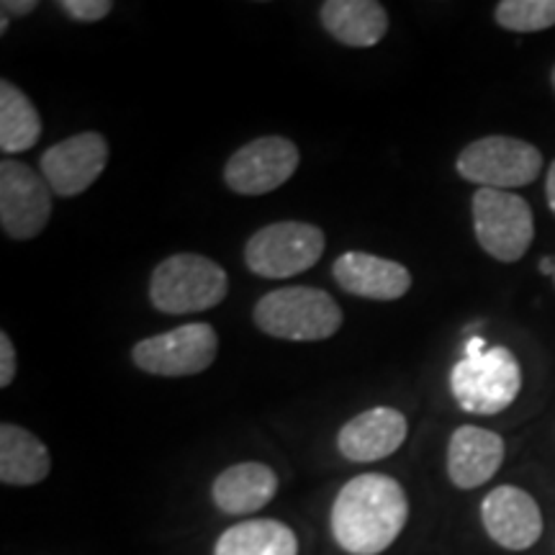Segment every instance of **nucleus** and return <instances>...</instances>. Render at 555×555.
<instances>
[{
  "label": "nucleus",
  "mask_w": 555,
  "mask_h": 555,
  "mask_svg": "<svg viewBox=\"0 0 555 555\" xmlns=\"http://www.w3.org/2000/svg\"><path fill=\"white\" fill-rule=\"evenodd\" d=\"M494 18L506 31H545L555 26V0H502L494 9Z\"/></svg>",
  "instance_id": "nucleus-21"
},
{
  "label": "nucleus",
  "mask_w": 555,
  "mask_h": 555,
  "mask_svg": "<svg viewBox=\"0 0 555 555\" xmlns=\"http://www.w3.org/2000/svg\"><path fill=\"white\" fill-rule=\"evenodd\" d=\"M0 9H3V16H26V13L37 11V3L34 0H5Z\"/></svg>",
  "instance_id": "nucleus-24"
},
{
  "label": "nucleus",
  "mask_w": 555,
  "mask_h": 555,
  "mask_svg": "<svg viewBox=\"0 0 555 555\" xmlns=\"http://www.w3.org/2000/svg\"><path fill=\"white\" fill-rule=\"evenodd\" d=\"M57 9L67 13L69 18L82 21V24H93V21L106 18L111 11H114V3L111 0H62Z\"/></svg>",
  "instance_id": "nucleus-22"
},
{
  "label": "nucleus",
  "mask_w": 555,
  "mask_h": 555,
  "mask_svg": "<svg viewBox=\"0 0 555 555\" xmlns=\"http://www.w3.org/2000/svg\"><path fill=\"white\" fill-rule=\"evenodd\" d=\"M489 538L506 551H527L543 535V515L535 499L519 486H496L481 502Z\"/></svg>",
  "instance_id": "nucleus-12"
},
{
  "label": "nucleus",
  "mask_w": 555,
  "mask_h": 555,
  "mask_svg": "<svg viewBox=\"0 0 555 555\" xmlns=\"http://www.w3.org/2000/svg\"><path fill=\"white\" fill-rule=\"evenodd\" d=\"M545 196H547V206H551V211L555 214V159L551 163V168H547V178H545Z\"/></svg>",
  "instance_id": "nucleus-25"
},
{
  "label": "nucleus",
  "mask_w": 555,
  "mask_h": 555,
  "mask_svg": "<svg viewBox=\"0 0 555 555\" xmlns=\"http://www.w3.org/2000/svg\"><path fill=\"white\" fill-rule=\"evenodd\" d=\"M13 378H16V347L5 332H0V386L9 388Z\"/></svg>",
  "instance_id": "nucleus-23"
},
{
  "label": "nucleus",
  "mask_w": 555,
  "mask_h": 555,
  "mask_svg": "<svg viewBox=\"0 0 555 555\" xmlns=\"http://www.w3.org/2000/svg\"><path fill=\"white\" fill-rule=\"evenodd\" d=\"M227 294V270L196 253L170 255L150 278V301L163 314H198L219 307Z\"/></svg>",
  "instance_id": "nucleus-3"
},
{
  "label": "nucleus",
  "mask_w": 555,
  "mask_h": 555,
  "mask_svg": "<svg viewBox=\"0 0 555 555\" xmlns=\"http://www.w3.org/2000/svg\"><path fill=\"white\" fill-rule=\"evenodd\" d=\"M476 240L499 262H517L535 240V217L522 196L512 191L478 189L470 201Z\"/></svg>",
  "instance_id": "nucleus-6"
},
{
  "label": "nucleus",
  "mask_w": 555,
  "mask_h": 555,
  "mask_svg": "<svg viewBox=\"0 0 555 555\" xmlns=\"http://www.w3.org/2000/svg\"><path fill=\"white\" fill-rule=\"evenodd\" d=\"M219 352V337L211 324L191 322L163 335L144 337L134 345L131 360L150 376L183 378L211 367Z\"/></svg>",
  "instance_id": "nucleus-8"
},
{
  "label": "nucleus",
  "mask_w": 555,
  "mask_h": 555,
  "mask_svg": "<svg viewBox=\"0 0 555 555\" xmlns=\"http://www.w3.org/2000/svg\"><path fill=\"white\" fill-rule=\"evenodd\" d=\"M278 494V476L266 463H237L217 476L211 486L214 504L224 515H253Z\"/></svg>",
  "instance_id": "nucleus-16"
},
{
  "label": "nucleus",
  "mask_w": 555,
  "mask_h": 555,
  "mask_svg": "<svg viewBox=\"0 0 555 555\" xmlns=\"http://www.w3.org/2000/svg\"><path fill=\"white\" fill-rule=\"evenodd\" d=\"M409 519V499L397 478L363 474L343 486L332 506V535L350 555H378L393 545Z\"/></svg>",
  "instance_id": "nucleus-1"
},
{
  "label": "nucleus",
  "mask_w": 555,
  "mask_h": 555,
  "mask_svg": "<svg viewBox=\"0 0 555 555\" xmlns=\"http://www.w3.org/2000/svg\"><path fill=\"white\" fill-rule=\"evenodd\" d=\"M553 270H555V260H551V258L540 260V273H545V275L553 278Z\"/></svg>",
  "instance_id": "nucleus-26"
},
{
  "label": "nucleus",
  "mask_w": 555,
  "mask_h": 555,
  "mask_svg": "<svg viewBox=\"0 0 555 555\" xmlns=\"http://www.w3.org/2000/svg\"><path fill=\"white\" fill-rule=\"evenodd\" d=\"M553 283H555V270H553Z\"/></svg>",
  "instance_id": "nucleus-28"
},
{
  "label": "nucleus",
  "mask_w": 555,
  "mask_h": 555,
  "mask_svg": "<svg viewBox=\"0 0 555 555\" xmlns=\"http://www.w3.org/2000/svg\"><path fill=\"white\" fill-rule=\"evenodd\" d=\"M332 275L347 294L371 301H397L412 288V273L397 260L371 253H345L332 266Z\"/></svg>",
  "instance_id": "nucleus-14"
},
{
  "label": "nucleus",
  "mask_w": 555,
  "mask_h": 555,
  "mask_svg": "<svg viewBox=\"0 0 555 555\" xmlns=\"http://www.w3.org/2000/svg\"><path fill=\"white\" fill-rule=\"evenodd\" d=\"M551 82H553V90H555V67H553V73H551Z\"/></svg>",
  "instance_id": "nucleus-27"
},
{
  "label": "nucleus",
  "mask_w": 555,
  "mask_h": 555,
  "mask_svg": "<svg viewBox=\"0 0 555 555\" xmlns=\"http://www.w3.org/2000/svg\"><path fill=\"white\" fill-rule=\"evenodd\" d=\"M52 217V189L29 165L5 157L0 163V224L11 240H34Z\"/></svg>",
  "instance_id": "nucleus-9"
},
{
  "label": "nucleus",
  "mask_w": 555,
  "mask_h": 555,
  "mask_svg": "<svg viewBox=\"0 0 555 555\" xmlns=\"http://www.w3.org/2000/svg\"><path fill=\"white\" fill-rule=\"evenodd\" d=\"M50 470V450L37 435L11 422L0 425V481L5 486H34L44 481Z\"/></svg>",
  "instance_id": "nucleus-18"
},
{
  "label": "nucleus",
  "mask_w": 555,
  "mask_h": 555,
  "mask_svg": "<svg viewBox=\"0 0 555 555\" xmlns=\"http://www.w3.org/2000/svg\"><path fill=\"white\" fill-rule=\"evenodd\" d=\"M214 555H298V540L278 519H247L221 532Z\"/></svg>",
  "instance_id": "nucleus-19"
},
{
  "label": "nucleus",
  "mask_w": 555,
  "mask_h": 555,
  "mask_svg": "<svg viewBox=\"0 0 555 555\" xmlns=\"http://www.w3.org/2000/svg\"><path fill=\"white\" fill-rule=\"evenodd\" d=\"M319 16L332 39L358 50L378 44L388 31V13L376 0H327Z\"/></svg>",
  "instance_id": "nucleus-17"
},
{
  "label": "nucleus",
  "mask_w": 555,
  "mask_h": 555,
  "mask_svg": "<svg viewBox=\"0 0 555 555\" xmlns=\"http://www.w3.org/2000/svg\"><path fill=\"white\" fill-rule=\"evenodd\" d=\"M409 433L406 416L393 406H373L367 412L352 416L339 429L337 448L347 461L373 463L384 461L404 446Z\"/></svg>",
  "instance_id": "nucleus-13"
},
{
  "label": "nucleus",
  "mask_w": 555,
  "mask_h": 555,
  "mask_svg": "<svg viewBox=\"0 0 555 555\" xmlns=\"http://www.w3.org/2000/svg\"><path fill=\"white\" fill-rule=\"evenodd\" d=\"M455 168L457 176L478 189L512 191L535 183L543 172V152L525 139L491 134L463 147Z\"/></svg>",
  "instance_id": "nucleus-5"
},
{
  "label": "nucleus",
  "mask_w": 555,
  "mask_h": 555,
  "mask_svg": "<svg viewBox=\"0 0 555 555\" xmlns=\"http://www.w3.org/2000/svg\"><path fill=\"white\" fill-rule=\"evenodd\" d=\"M301 155L286 137H258L240 147L224 165V183L240 196H266L288 183Z\"/></svg>",
  "instance_id": "nucleus-10"
},
{
  "label": "nucleus",
  "mask_w": 555,
  "mask_h": 555,
  "mask_svg": "<svg viewBox=\"0 0 555 555\" xmlns=\"http://www.w3.org/2000/svg\"><path fill=\"white\" fill-rule=\"evenodd\" d=\"M39 137L41 116L37 106L11 80H0V150L5 155H18L31 150Z\"/></svg>",
  "instance_id": "nucleus-20"
},
{
  "label": "nucleus",
  "mask_w": 555,
  "mask_h": 555,
  "mask_svg": "<svg viewBox=\"0 0 555 555\" xmlns=\"http://www.w3.org/2000/svg\"><path fill=\"white\" fill-rule=\"evenodd\" d=\"M108 163V142L99 131H82L54 144L41 155V176L52 193L73 198L88 191Z\"/></svg>",
  "instance_id": "nucleus-11"
},
{
  "label": "nucleus",
  "mask_w": 555,
  "mask_h": 555,
  "mask_svg": "<svg viewBox=\"0 0 555 555\" xmlns=\"http://www.w3.org/2000/svg\"><path fill=\"white\" fill-rule=\"evenodd\" d=\"M504 440L491 429L463 425L448 446V476L457 489H478L496 476L504 463Z\"/></svg>",
  "instance_id": "nucleus-15"
},
{
  "label": "nucleus",
  "mask_w": 555,
  "mask_h": 555,
  "mask_svg": "<svg viewBox=\"0 0 555 555\" xmlns=\"http://www.w3.org/2000/svg\"><path fill=\"white\" fill-rule=\"evenodd\" d=\"M522 388V367L509 347L494 345L478 356H463L450 371V391L468 414L504 412Z\"/></svg>",
  "instance_id": "nucleus-4"
},
{
  "label": "nucleus",
  "mask_w": 555,
  "mask_h": 555,
  "mask_svg": "<svg viewBox=\"0 0 555 555\" xmlns=\"http://www.w3.org/2000/svg\"><path fill=\"white\" fill-rule=\"evenodd\" d=\"M324 232L307 221H275L258 229L245 245L249 273L268 281L294 278L314 268L324 255Z\"/></svg>",
  "instance_id": "nucleus-7"
},
{
  "label": "nucleus",
  "mask_w": 555,
  "mask_h": 555,
  "mask_svg": "<svg viewBox=\"0 0 555 555\" xmlns=\"http://www.w3.org/2000/svg\"><path fill=\"white\" fill-rule=\"evenodd\" d=\"M255 324L275 339L319 343L343 327V309L327 291L311 286H286L258 298L253 309Z\"/></svg>",
  "instance_id": "nucleus-2"
}]
</instances>
